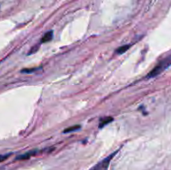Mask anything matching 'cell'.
Segmentation results:
<instances>
[{
    "mask_svg": "<svg viewBox=\"0 0 171 170\" xmlns=\"http://www.w3.org/2000/svg\"><path fill=\"white\" fill-rule=\"evenodd\" d=\"M171 65V55L168 56L166 58L163 59L161 61H160V63L157 64L156 66L153 68L152 70L150 71L149 74L147 75L146 78H153L154 77H156L158 75H160V74H162L166 68H168Z\"/></svg>",
    "mask_w": 171,
    "mask_h": 170,
    "instance_id": "cell-1",
    "label": "cell"
},
{
    "mask_svg": "<svg viewBox=\"0 0 171 170\" xmlns=\"http://www.w3.org/2000/svg\"><path fill=\"white\" fill-rule=\"evenodd\" d=\"M117 153H118V150L115 152V153H111V154L108 155V157H106L105 159H103L99 163H97L96 165H94L93 168H91L89 170H108L111 160L113 159V158L117 154Z\"/></svg>",
    "mask_w": 171,
    "mask_h": 170,
    "instance_id": "cell-2",
    "label": "cell"
},
{
    "mask_svg": "<svg viewBox=\"0 0 171 170\" xmlns=\"http://www.w3.org/2000/svg\"><path fill=\"white\" fill-rule=\"evenodd\" d=\"M37 153V152L34 150V151H29V152H27L26 153H23V154H21V155L18 156L16 159L17 160H24V159H29L30 157H32V156H34L35 154Z\"/></svg>",
    "mask_w": 171,
    "mask_h": 170,
    "instance_id": "cell-3",
    "label": "cell"
},
{
    "mask_svg": "<svg viewBox=\"0 0 171 170\" xmlns=\"http://www.w3.org/2000/svg\"><path fill=\"white\" fill-rule=\"evenodd\" d=\"M53 35V31H48L47 33H45L44 35L43 36L41 39V43H48L49 41L52 40Z\"/></svg>",
    "mask_w": 171,
    "mask_h": 170,
    "instance_id": "cell-4",
    "label": "cell"
},
{
    "mask_svg": "<svg viewBox=\"0 0 171 170\" xmlns=\"http://www.w3.org/2000/svg\"><path fill=\"white\" fill-rule=\"evenodd\" d=\"M113 120H114V118H112V117H106V118H102L100 120V122H99V128H103V127H104L105 125H107L108 123H111Z\"/></svg>",
    "mask_w": 171,
    "mask_h": 170,
    "instance_id": "cell-5",
    "label": "cell"
},
{
    "mask_svg": "<svg viewBox=\"0 0 171 170\" xmlns=\"http://www.w3.org/2000/svg\"><path fill=\"white\" fill-rule=\"evenodd\" d=\"M131 47V45L130 44H127V45H124V46H121V47H119V48H117L116 49L115 53L117 54H123L124 53L126 52L127 50L129 49V48Z\"/></svg>",
    "mask_w": 171,
    "mask_h": 170,
    "instance_id": "cell-6",
    "label": "cell"
},
{
    "mask_svg": "<svg viewBox=\"0 0 171 170\" xmlns=\"http://www.w3.org/2000/svg\"><path fill=\"white\" fill-rule=\"evenodd\" d=\"M80 128H81V126L80 125L72 126V127H69V128H68L66 129L63 130V133H70V132H74V131H76V130L79 129Z\"/></svg>",
    "mask_w": 171,
    "mask_h": 170,
    "instance_id": "cell-7",
    "label": "cell"
},
{
    "mask_svg": "<svg viewBox=\"0 0 171 170\" xmlns=\"http://www.w3.org/2000/svg\"><path fill=\"white\" fill-rule=\"evenodd\" d=\"M11 155V153H8V154H3V155H0V163L1 162H4L6 159H8V158H9Z\"/></svg>",
    "mask_w": 171,
    "mask_h": 170,
    "instance_id": "cell-8",
    "label": "cell"
},
{
    "mask_svg": "<svg viewBox=\"0 0 171 170\" xmlns=\"http://www.w3.org/2000/svg\"><path fill=\"white\" fill-rule=\"evenodd\" d=\"M38 48V45H37V46H35L34 48H32V49L29 51V54H31V53H36L37 52Z\"/></svg>",
    "mask_w": 171,
    "mask_h": 170,
    "instance_id": "cell-9",
    "label": "cell"
}]
</instances>
